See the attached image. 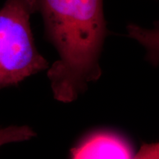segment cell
Returning <instances> with one entry per match:
<instances>
[{"label":"cell","instance_id":"cell-5","mask_svg":"<svg viewBox=\"0 0 159 159\" xmlns=\"http://www.w3.org/2000/svg\"><path fill=\"white\" fill-rule=\"evenodd\" d=\"M132 159H159V144L152 143L142 145Z\"/></svg>","mask_w":159,"mask_h":159},{"label":"cell","instance_id":"cell-4","mask_svg":"<svg viewBox=\"0 0 159 159\" xmlns=\"http://www.w3.org/2000/svg\"><path fill=\"white\" fill-rule=\"evenodd\" d=\"M35 132L28 126H9L0 128V147L9 143L24 142L35 136Z\"/></svg>","mask_w":159,"mask_h":159},{"label":"cell","instance_id":"cell-2","mask_svg":"<svg viewBox=\"0 0 159 159\" xmlns=\"http://www.w3.org/2000/svg\"><path fill=\"white\" fill-rule=\"evenodd\" d=\"M37 0H7L0 10V90L48 68L35 45L31 15Z\"/></svg>","mask_w":159,"mask_h":159},{"label":"cell","instance_id":"cell-1","mask_svg":"<svg viewBox=\"0 0 159 159\" xmlns=\"http://www.w3.org/2000/svg\"><path fill=\"white\" fill-rule=\"evenodd\" d=\"M46 33L59 54L49 69L55 98L71 102L100 77L107 34L102 0H37Z\"/></svg>","mask_w":159,"mask_h":159},{"label":"cell","instance_id":"cell-3","mask_svg":"<svg viewBox=\"0 0 159 159\" xmlns=\"http://www.w3.org/2000/svg\"><path fill=\"white\" fill-rule=\"evenodd\" d=\"M132 149L119 135L108 131L91 134L71 150V159H132Z\"/></svg>","mask_w":159,"mask_h":159}]
</instances>
